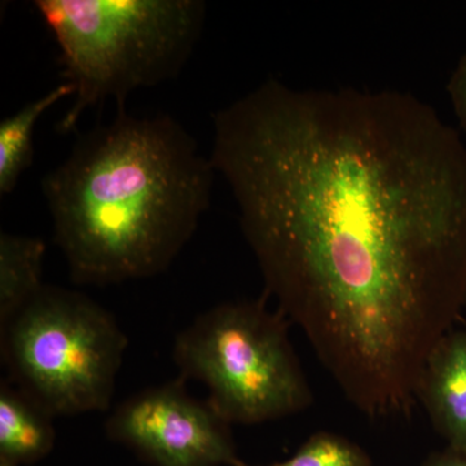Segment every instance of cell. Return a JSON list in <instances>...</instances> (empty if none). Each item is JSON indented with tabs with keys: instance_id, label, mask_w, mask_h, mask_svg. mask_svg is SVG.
<instances>
[{
	"instance_id": "13",
	"label": "cell",
	"mask_w": 466,
	"mask_h": 466,
	"mask_svg": "<svg viewBox=\"0 0 466 466\" xmlns=\"http://www.w3.org/2000/svg\"><path fill=\"white\" fill-rule=\"evenodd\" d=\"M426 466H466V453L450 449L444 455L435 456Z\"/></svg>"
},
{
	"instance_id": "4",
	"label": "cell",
	"mask_w": 466,
	"mask_h": 466,
	"mask_svg": "<svg viewBox=\"0 0 466 466\" xmlns=\"http://www.w3.org/2000/svg\"><path fill=\"white\" fill-rule=\"evenodd\" d=\"M0 337L17 388L52 416L110 407L128 339L108 309L86 294L45 285L0 327Z\"/></svg>"
},
{
	"instance_id": "9",
	"label": "cell",
	"mask_w": 466,
	"mask_h": 466,
	"mask_svg": "<svg viewBox=\"0 0 466 466\" xmlns=\"http://www.w3.org/2000/svg\"><path fill=\"white\" fill-rule=\"evenodd\" d=\"M46 244L33 236L0 235V327L43 289Z\"/></svg>"
},
{
	"instance_id": "8",
	"label": "cell",
	"mask_w": 466,
	"mask_h": 466,
	"mask_svg": "<svg viewBox=\"0 0 466 466\" xmlns=\"http://www.w3.org/2000/svg\"><path fill=\"white\" fill-rule=\"evenodd\" d=\"M54 416L32 397L0 385V461L12 466L33 464L51 452L56 440Z\"/></svg>"
},
{
	"instance_id": "3",
	"label": "cell",
	"mask_w": 466,
	"mask_h": 466,
	"mask_svg": "<svg viewBox=\"0 0 466 466\" xmlns=\"http://www.w3.org/2000/svg\"><path fill=\"white\" fill-rule=\"evenodd\" d=\"M60 48L64 81L75 88L57 126L70 133L86 110L175 78L200 39L201 0H36Z\"/></svg>"
},
{
	"instance_id": "1",
	"label": "cell",
	"mask_w": 466,
	"mask_h": 466,
	"mask_svg": "<svg viewBox=\"0 0 466 466\" xmlns=\"http://www.w3.org/2000/svg\"><path fill=\"white\" fill-rule=\"evenodd\" d=\"M211 164L279 311L368 416L403 415L466 305V147L397 91L271 78L213 115Z\"/></svg>"
},
{
	"instance_id": "7",
	"label": "cell",
	"mask_w": 466,
	"mask_h": 466,
	"mask_svg": "<svg viewBox=\"0 0 466 466\" xmlns=\"http://www.w3.org/2000/svg\"><path fill=\"white\" fill-rule=\"evenodd\" d=\"M419 400L450 443L466 453V330L450 332L426 363Z\"/></svg>"
},
{
	"instance_id": "11",
	"label": "cell",
	"mask_w": 466,
	"mask_h": 466,
	"mask_svg": "<svg viewBox=\"0 0 466 466\" xmlns=\"http://www.w3.org/2000/svg\"><path fill=\"white\" fill-rule=\"evenodd\" d=\"M238 466H250L240 462ZM266 466H370L364 451L354 443L330 433H319L311 438L293 458Z\"/></svg>"
},
{
	"instance_id": "2",
	"label": "cell",
	"mask_w": 466,
	"mask_h": 466,
	"mask_svg": "<svg viewBox=\"0 0 466 466\" xmlns=\"http://www.w3.org/2000/svg\"><path fill=\"white\" fill-rule=\"evenodd\" d=\"M216 168L177 119L118 110L42 179L54 238L79 285L162 274L211 204Z\"/></svg>"
},
{
	"instance_id": "6",
	"label": "cell",
	"mask_w": 466,
	"mask_h": 466,
	"mask_svg": "<svg viewBox=\"0 0 466 466\" xmlns=\"http://www.w3.org/2000/svg\"><path fill=\"white\" fill-rule=\"evenodd\" d=\"M110 440L156 466H238L229 424L184 380L127 398L106 422Z\"/></svg>"
},
{
	"instance_id": "5",
	"label": "cell",
	"mask_w": 466,
	"mask_h": 466,
	"mask_svg": "<svg viewBox=\"0 0 466 466\" xmlns=\"http://www.w3.org/2000/svg\"><path fill=\"white\" fill-rule=\"evenodd\" d=\"M283 312L263 300L226 302L177 334L173 358L183 380L208 388V401L228 424L253 425L294 415L312 394Z\"/></svg>"
},
{
	"instance_id": "14",
	"label": "cell",
	"mask_w": 466,
	"mask_h": 466,
	"mask_svg": "<svg viewBox=\"0 0 466 466\" xmlns=\"http://www.w3.org/2000/svg\"><path fill=\"white\" fill-rule=\"evenodd\" d=\"M0 466H12V465L5 464V462H2V461H0Z\"/></svg>"
},
{
	"instance_id": "10",
	"label": "cell",
	"mask_w": 466,
	"mask_h": 466,
	"mask_svg": "<svg viewBox=\"0 0 466 466\" xmlns=\"http://www.w3.org/2000/svg\"><path fill=\"white\" fill-rule=\"evenodd\" d=\"M75 88L66 82L45 96L32 101L16 115L0 122V195L7 196L16 188L21 175L32 167L34 157V131L36 122L58 101L73 97Z\"/></svg>"
},
{
	"instance_id": "12",
	"label": "cell",
	"mask_w": 466,
	"mask_h": 466,
	"mask_svg": "<svg viewBox=\"0 0 466 466\" xmlns=\"http://www.w3.org/2000/svg\"><path fill=\"white\" fill-rule=\"evenodd\" d=\"M447 91H449L451 101H452L459 124L466 134V54L460 58L455 72L451 76Z\"/></svg>"
}]
</instances>
